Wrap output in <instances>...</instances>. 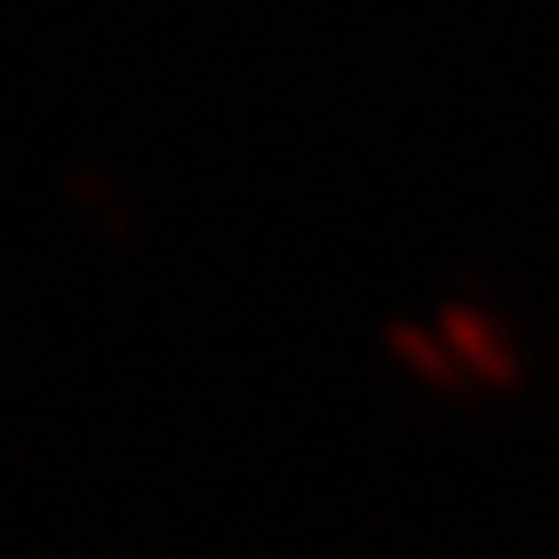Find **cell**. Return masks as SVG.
Listing matches in <instances>:
<instances>
[{"instance_id":"cell-1","label":"cell","mask_w":559,"mask_h":559,"mask_svg":"<svg viewBox=\"0 0 559 559\" xmlns=\"http://www.w3.org/2000/svg\"><path fill=\"white\" fill-rule=\"evenodd\" d=\"M436 332L456 353L461 373L472 379L477 394H519L528 379L523 342L487 300H445L436 317Z\"/></svg>"},{"instance_id":"cell-2","label":"cell","mask_w":559,"mask_h":559,"mask_svg":"<svg viewBox=\"0 0 559 559\" xmlns=\"http://www.w3.org/2000/svg\"><path fill=\"white\" fill-rule=\"evenodd\" d=\"M389 347H394V358H400L425 389H436V394H445V400L477 394L440 332H425V326H389Z\"/></svg>"}]
</instances>
